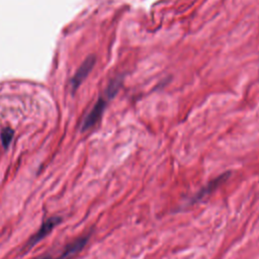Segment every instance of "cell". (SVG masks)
I'll use <instances>...</instances> for the list:
<instances>
[{
    "label": "cell",
    "instance_id": "3",
    "mask_svg": "<svg viewBox=\"0 0 259 259\" xmlns=\"http://www.w3.org/2000/svg\"><path fill=\"white\" fill-rule=\"evenodd\" d=\"M61 223L60 217H52L47 219L40 226V228L31 236V238L28 240L26 247L27 249L33 247L35 244H37L40 240H42L47 235H49L56 226H58Z\"/></svg>",
    "mask_w": 259,
    "mask_h": 259
},
{
    "label": "cell",
    "instance_id": "4",
    "mask_svg": "<svg viewBox=\"0 0 259 259\" xmlns=\"http://www.w3.org/2000/svg\"><path fill=\"white\" fill-rule=\"evenodd\" d=\"M95 64V57L94 56H89L84 60V62L81 64L75 75L73 76L71 80V87L72 90L75 91L81 84L82 82L86 79V77L89 75L91 72L93 66Z\"/></svg>",
    "mask_w": 259,
    "mask_h": 259
},
{
    "label": "cell",
    "instance_id": "6",
    "mask_svg": "<svg viewBox=\"0 0 259 259\" xmlns=\"http://www.w3.org/2000/svg\"><path fill=\"white\" fill-rule=\"evenodd\" d=\"M12 138H13V131L11 128H5L1 132V142L5 148L9 146L10 142L12 141Z\"/></svg>",
    "mask_w": 259,
    "mask_h": 259
},
{
    "label": "cell",
    "instance_id": "2",
    "mask_svg": "<svg viewBox=\"0 0 259 259\" xmlns=\"http://www.w3.org/2000/svg\"><path fill=\"white\" fill-rule=\"evenodd\" d=\"M231 173L230 172H225L221 174L220 176L213 178L210 180L206 185H204L202 188H200L199 191H197L191 198V203H196L202 199H204L207 195L211 194L215 189H218L224 182L227 181V179L230 177Z\"/></svg>",
    "mask_w": 259,
    "mask_h": 259
},
{
    "label": "cell",
    "instance_id": "1",
    "mask_svg": "<svg viewBox=\"0 0 259 259\" xmlns=\"http://www.w3.org/2000/svg\"><path fill=\"white\" fill-rule=\"evenodd\" d=\"M116 93L110 89V88H106V91L104 92V95L101 96L96 103L94 104V106L91 108V110L88 112V114L85 116L82 124H81V128L82 131H87L89 128H91L92 126L95 125V123L100 119V117L102 116L107 101L109 99H111Z\"/></svg>",
    "mask_w": 259,
    "mask_h": 259
},
{
    "label": "cell",
    "instance_id": "5",
    "mask_svg": "<svg viewBox=\"0 0 259 259\" xmlns=\"http://www.w3.org/2000/svg\"><path fill=\"white\" fill-rule=\"evenodd\" d=\"M88 240H89L88 235L79 237L78 239L71 242L56 259H72L73 257H75L78 253H80L83 250V248L86 246Z\"/></svg>",
    "mask_w": 259,
    "mask_h": 259
}]
</instances>
